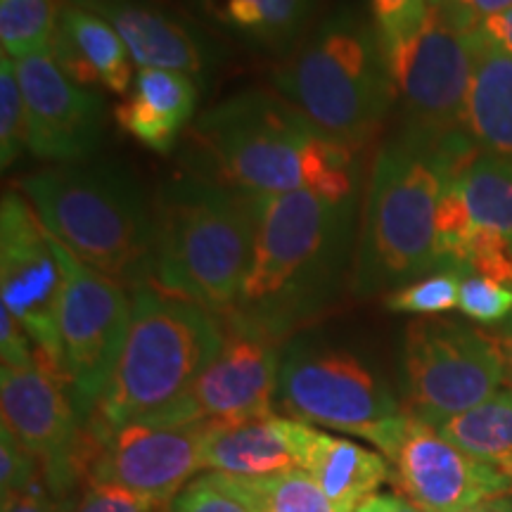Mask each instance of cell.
I'll return each instance as SVG.
<instances>
[{"label":"cell","instance_id":"obj_1","mask_svg":"<svg viewBox=\"0 0 512 512\" xmlns=\"http://www.w3.org/2000/svg\"><path fill=\"white\" fill-rule=\"evenodd\" d=\"M192 140L214 181L252 195L311 190L351 200L361 188L358 152L320 133L278 93L230 95L200 114Z\"/></svg>","mask_w":512,"mask_h":512},{"label":"cell","instance_id":"obj_2","mask_svg":"<svg viewBox=\"0 0 512 512\" xmlns=\"http://www.w3.org/2000/svg\"><path fill=\"white\" fill-rule=\"evenodd\" d=\"M479 155L465 131L446 138L403 128L370 169L354 249V290L373 294L437 271L434 219L441 197Z\"/></svg>","mask_w":512,"mask_h":512},{"label":"cell","instance_id":"obj_3","mask_svg":"<svg viewBox=\"0 0 512 512\" xmlns=\"http://www.w3.org/2000/svg\"><path fill=\"white\" fill-rule=\"evenodd\" d=\"M252 261L233 311L278 335L335 290L351 264L358 197L311 190L252 195Z\"/></svg>","mask_w":512,"mask_h":512},{"label":"cell","instance_id":"obj_4","mask_svg":"<svg viewBox=\"0 0 512 512\" xmlns=\"http://www.w3.org/2000/svg\"><path fill=\"white\" fill-rule=\"evenodd\" d=\"M19 188L48 233L83 264L133 290L155 283V204L119 164H55Z\"/></svg>","mask_w":512,"mask_h":512},{"label":"cell","instance_id":"obj_5","mask_svg":"<svg viewBox=\"0 0 512 512\" xmlns=\"http://www.w3.org/2000/svg\"><path fill=\"white\" fill-rule=\"evenodd\" d=\"M155 204V285L216 316L238 306L254 245L249 192L214 178L164 183Z\"/></svg>","mask_w":512,"mask_h":512},{"label":"cell","instance_id":"obj_6","mask_svg":"<svg viewBox=\"0 0 512 512\" xmlns=\"http://www.w3.org/2000/svg\"><path fill=\"white\" fill-rule=\"evenodd\" d=\"M273 86L320 133L356 152L375 138L396 102L375 24L354 8L337 10L320 22L273 69Z\"/></svg>","mask_w":512,"mask_h":512},{"label":"cell","instance_id":"obj_7","mask_svg":"<svg viewBox=\"0 0 512 512\" xmlns=\"http://www.w3.org/2000/svg\"><path fill=\"white\" fill-rule=\"evenodd\" d=\"M223 347V323L155 283L133 290L119 361L91 415L105 430L145 422L181 399Z\"/></svg>","mask_w":512,"mask_h":512},{"label":"cell","instance_id":"obj_8","mask_svg":"<svg viewBox=\"0 0 512 512\" xmlns=\"http://www.w3.org/2000/svg\"><path fill=\"white\" fill-rule=\"evenodd\" d=\"M64 285L57 311L60 373L69 384L81 422L91 420L124 347L131 297L126 285L107 278L67 252L53 238Z\"/></svg>","mask_w":512,"mask_h":512},{"label":"cell","instance_id":"obj_9","mask_svg":"<svg viewBox=\"0 0 512 512\" xmlns=\"http://www.w3.org/2000/svg\"><path fill=\"white\" fill-rule=\"evenodd\" d=\"M406 401L415 418L441 425L498 394L505 382L496 344L460 320H413L403 339Z\"/></svg>","mask_w":512,"mask_h":512},{"label":"cell","instance_id":"obj_10","mask_svg":"<svg viewBox=\"0 0 512 512\" xmlns=\"http://www.w3.org/2000/svg\"><path fill=\"white\" fill-rule=\"evenodd\" d=\"M370 444L392 465L396 494L425 512H463L512 494V475L448 441L430 422L401 413Z\"/></svg>","mask_w":512,"mask_h":512},{"label":"cell","instance_id":"obj_11","mask_svg":"<svg viewBox=\"0 0 512 512\" xmlns=\"http://www.w3.org/2000/svg\"><path fill=\"white\" fill-rule=\"evenodd\" d=\"M271 330L238 311L223 313V347L195 384L147 425H240L273 415L280 358Z\"/></svg>","mask_w":512,"mask_h":512},{"label":"cell","instance_id":"obj_12","mask_svg":"<svg viewBox=\"0 0 512 512\" xmlns=\"http://www.w3.org/2000/svg\"><path fill=\"white\" fill-rule=\"evenodd\" d=\"M280 408L292 420L368 439L384 420L401 415L392 389L361 358L342 349L299 342L280 361Z\"/></svg>","mask_w":512,"mask_h":512},{"label":"cell","instance_id":"obj_13","mask_svg":"<svg viewBox=\"0 0 512 512\" xmlns=\"http://www.w3.org/2000/svg\"><path fill=\"white\" fill-rule=\"evenodd\" d=\"M403 128L446 138L465 131L472 83V38L444 8L430 5L425 22L387 55Z\"/></svg>","mask_w":512,"mask_h":512},{"label":"cell","instance_id":"obj_14","mask_svg":"<svg viewBox=\"0 0 512 512\" xmlns=\"http://www.w3.org/2000/svg\"><path fill=\"white\" fill-rule=\"evenodd\" d=\"M64 275L53 235L24 195L8 190L0 204V290L36 354L60 373L57 311ZM62 375V373H60Z\"/></svg>","mask_w":512,"mask_h":512},{"label":"cell","instance_id":"obj_15","mask_svg":"<svg viewBox=\"0 0 512 512\" xmlns=\"http://www.w3.org/2000/svg\"><path fill=\"white\" fill-rule=\"evenodd\" d=\"M93 437L91 484H112L166 508L190 477L204 470L207 425L162 427L147 422L105 430L83 422Z\"/></svg>","mask_w":512,"mask_h":512},{"label":"cell","instance_id":"obj_16","mask_svg":"<svg viewBox=\"0 0 512 512\" xmlns=\"http://www.w3.org/2000/svg\"><path fill=\"white\" fill-rule=\"evenodd\" d=\"M29 121V150L53 164L88 162L105 128V100L57 67L53 53L15 60Z\"/></svg>","mask_w":512,"mask_h":512},{"label":"cell","instance_id":"obj_17","mask_svg":"<svg viewBox=\"0 0 512 512\" xmlns=\"http://www.w3.org/2000/svg\"><path fill=\"white\" fill-rule=\"evenodd\" d=\"M0 408L5 430L41 465L67 456L83 427L67 380L38 354L31 366L0 370Z\"/></svg>","mask_w":512,"mask_h":512},{"label":"cell","instance_id":"obj_18","mask_svg":"<svg viewBox=\"0 0 512 512\" xmlns=\"http://www.w3.org/2000/svg\"><path fill=\"white\" fill-rule=\"evenodd\" d=\"M105 17L124 38L140 69H171L197 76L207 72L211 48L192 24L147 0H72Z\"/></svg>","mask_w":512,"mask_h":512},{"label":"cell","instance_id":"obj_19","mask_svg":"<svg viewBox=\"0 0 512 512\" xmlns=\"http://www.w3.org/2000/svg\"><path fill=\"white\" fill-rule=\"evenodd\" d=\"M57 67L83 88L124 95L133 88V57L119 31L98 12L64 0L50 46Z\"/></svg>","mask_w":512,"mask_h":512},{"label":"cell","instance_id":"obj_20","mask_svg":"<svg viewBox=\"0 0 512 512\" xmlns=\"http://www.w3.org/2000/svg\"><path fill=\"white\" fill-rule=\"evenodd\" d=\"M297 448L299 470L323 489L337 512H356L366 498L380 494L384 482H392V465L382 453L306 422H299Z\"/></svg>","mask_w":512,"mask_h":512},{"label":"cell","instance_id":"obj_21","mask_svg":"<svg viewBox=\"0 0 512 512\" xmlns=\"http://www.w3.org/2000/svg\"><path fill=\"white\" fill-rule=\"evenodd\" d=\"M299 420L268 418L240 425H207L204 470L228 477H271L299 470Z\"/></svg>","mask_w":512,"mask_h":512},{"label":"cell","instance_id":"obj_22","mask_svg":"<svg viewBox=\"0 0 512 512\" xmlns=\"http://www.w3.org/2000/svg\"><path fill=\"white\" fill-rule=\"evenodd\" d=\"M197 83L171 69H140L131 95L117 107V121L147 150L166 155L195 114Z\"/></svg>","mask_w":512,"mask_h":512},{"label":"cell","instance_id":"obj_23","mask_svg":"<svg viewBox=\"0 0 512 512\" xmlns=\"http://www.w3.org/2000/svg\"><path fill=\"white\" fill-rule=\"evenodd\" d=\"M472 38V83L465 133L479 152L512 162V55Z\"/></svg>","mask_w":512,"mask_h":512},{"label":"cell","instance_id":"obj_24","mask_svg":"<svg viewBox=\"0 0 512 512\" xmlns=\"http://www.w3.org/2000/svg\"><path fill=\"white\" fill-rule=\"evenodd\" d=\"M204 15L252 46L285 50L309 24L316 0H197Z\"/></svg>","mask_w":512,"mask_h":512},{"label":"cell","instance_id":"obj_25","mask_svg":"<svg viewBox=\"0 0 512 512\" xmlns=\"http://www.w3.org/2000/svg\"><path fill=\"white\" fill-rule=\"evenodd\" d=\"M448 441L512 475V389L437 425Z\"/></svg>","mask_w":512,"mask_h":512},{"label":"cell","instance_id":"obj_26","mask_svg":"<svg viewBox=\"0 0 512 512\" xmlns=\"http://www.w3.org/2000/svg\"><path fill=\"white\" fill-rule=\"evenodd\" d=\"M209 477L252 512H337L323 489L304 470L271 477H228L211 472Z\"/></svg>","mask_w":512,"mask_h":512},{"label":"cell","instance_id":"obj_27","mask_svg":"<svg viewBox=\"0 0 512 512\" xmlns=\"http://www.w3.org/2000/svg\"><path fill=\"white\" fill-rule=\"evenodd\" d=\"M458 185L472 221L496 230L512 245V162L479 152L458 176Z\"/></svg>","mask_w":512,"mask_h":512},{"label":"cell","instance_id":"obj_28","mask_svg":"<svg viewBox=\"0 0 512 512\" xmlns=\"http://www.w3.org/2000/svg\"><path fill=\"white\" fill-rule=\"evenodd\" d=\"M64 0H0L3 55L22 60L48 53Z\"/></svg>","mask_w":512,"mask_h":512},{"label":"cell","instance_id":"obj_29","mask_svg":"<svg viewBox=\"0 0 512 512\" xmlns=\"http://www.w3.org/2000/svg\"><path fill=\"white\" fill-rule=\"evenodd\" d=\"M465 275L458 271H434L425 278L399 287L384 297V306L394 313H413V316H439L458 306L460 283Z\"/></svg>","mask_w":512,"mask_h":512},{"label":"cell","instance_id":"obj_30","mask_svg":"<svg viewBox=\"0 0 512 512\" xmlns=\"http://www.w3.org/2000/svg\"><path fill=\"white\" fill-rule=\"evenodd\" d=\"M29 147V121L22 88L15 72V60H0V164L8 169Z\"/></svg>","mask_w":512,"mask_h":512},{"label":"cell","instance_id":"obj_31","mask_svg":"<svg viewBox=\"0 0 512 512\" xmlns=\"http://www.w3.org/2000/svg\"><path fill=\"white\" fill-rule=\"evenodd\" d=\"M456 271L512 287V245L496 230L475 223L458 252Z\"/></svg>","mask_w":512,"mask_h":512},{"label":"cell","instance_id":"obj_32","mask_svg":"<svg viewBox=\"0 0 512 512\" xmlns=\"http://www.w3.org/2000/svg\"><path fill=\"white\" fill-rule=\"evenodd\" d=\"M370 5H373V24L384 55H389L422 27L432 3L430 0H370Z\"/></svg>","mask_w":512,"mask_h":512},{"label":"cell","instance_id":"obj_33","mask_svg":"<svg viewBox=\"0 0 512 512\" xmlns=\"http://www.w3.org/2000/svg\"><path fill=\"white\" fill-rule=\"evenodd\" d=\"M458 309L484 325H501L512 316V287L479 275H465L460 283Z\"/></svg>","mask_w":512,"mask_h":512},{"label":"cell","instance_id":"obj_34","mask_svg":"<svg viewBox=\"0 0 512 512\" xmlns=\"http://www.w3.org/2000/svg\"><path fill=\"white\" fill-rule=\"evenodd\" d=\"M150 498L112 484L86 482L62 501V512H164Z\"/></svg>","mask_w":512,"mask_h":512},{"label":"cell","instance_id":"obj_35","mask_svg":"<svg viewBox=\"0 0 512 512\" xmlns=\"http://www.w3.org/2000/svg\"><path fill=\"white\" fill-rule=\"evenodd\" d=\"M43 484L41 460L12 437L10 430H0V496L8 501L12 496L27 494Z\"/></svg>","mask_w":512,"mask_h":512},{"label":"cell","instance_id":"obj_36","mask_svg":"<svg viewBox=\"0 0 512 512\" xmlns=\"http://www.w3.org/2000/svg\"><path fill=\"white\" fill-rule=\"evenodd\" d=\"M171 512H252L245 503L230 496L226 489L211 482L209 475H204L195 482L185 486L174 498Z\"/></svg>","mask_w":512,"mask_h":512},{"label":"cell","instance_id":"obj_37","mask_svg":"<svg viewBox=\"0 0 512 512\" xmlns=\"http://www.w3.org/2000/svg\"><path fill=\"white\" fill-rule=\"evenodd\" d=\"M0 351H3V366L22 368L36 361L34 344L5 306L0 309Z\"/></svg>","mask_w":512,"mask_h":512},{"label":"cell","instance_id":"obj_38","mask_svg":"<svg viewBox=\"0 0 512 512\" xmlns=\"http://www.w3.org/2000/svg\"><path fill=\"white\" fill-rule=\"evenodd\" d=\"M430 3L444 8L463 29L475 27L486 17L512 10V0H430Z\"/></svg>","mask_w":512,"mask_h":512},{"label":"cell","instance_id":"obj_39","mask_svg":"<svg viewBox=\"0 0 512 512\" xmlns=\"http://www.w3.org/2000/svg\"><path fill=\"white\" fill-rule=\"evenodd\" d=\"M467 31H472L477 38H482L484 43L498 48L501 53L512 55V10L501 12V15L494 17H486Z\"/></svg>","mask_w":512,"mask_h":512},{"label":"cell","instance_id":"obj_40","mask_svg":"<svg viewBox=\"0 0 512 512\" xmlns=\"http://www.w3.org/2000/svg\"><path fill=\"white\" fill-rule=\"evenodd\" d=\"M3 512H62V503L55 496H50L46 484H41L27 494L3 501Z\"/></svg>","mask_w":512,"mask_h":512},{"label":"cell","instance_id":"obj_41","mask_svg":"<svg viewBox=\"0 0 512 512\" xmlns=\"http://www.w3.org/2000/svg\"><path fill=\"white\" fill-rule=\"evenodd\" d=\"M356 512H425L399 494H373L358 505Z\"/></svg>","mask_w":512,"mask_h":512},{"label":"cell","instance_id":"obj_42","mask_svg":"<svg viewBox=\"0 0 512 512\" xmlns=\"http://www.w3.org/2000/svg\"><path fill=\"white\" fill-rule=\"evenodd\" d=\"M486 335H489L491 342L496 344L498 356H501V361H503L505 382H508L512 389V316L508 320H503L501 325H496L494 330L486 332Z\"/></svg>","mask_w":512,"mask_h":512},{"label":"cell","instance_id":"obj_43","mask_svg":"<svg viewBox=\"0 0 512 512\" xmlns=\"http://www.w3.org/2000/svg\"><path fill=\"white\" fill-rule=\"evenodd\" d=\"M463 512H512V496L494 498V501L479 503V505H475V508L463 510Z\"/></svg>","mask_w":512,"mask_h":512},{"label":"cell","instance_id":"obj_44","mask_svg":"<svg viewBox=\"0 0 512 512\" xmlns=\"http://www.w3.org/2000/svg\"><path fill=\"white\" fill-rule=\"evenodd\" d=\"M164 512H166V510H164Z\"/></svg>","mask_w":512,"mask_h":512}]
</instances>
